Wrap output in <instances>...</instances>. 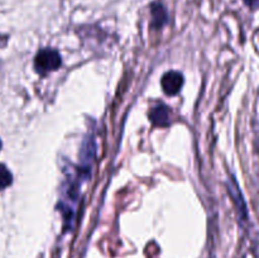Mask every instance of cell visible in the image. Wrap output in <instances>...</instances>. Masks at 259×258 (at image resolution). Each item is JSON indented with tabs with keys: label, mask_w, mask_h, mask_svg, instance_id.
Masks as SVG:
<instances>
[{
	"label": "cell",
	"mask_w": 259,
	"mask_h": 258,
	"mask_svg": "<svg viewBox=\"0 0 259 258\" xmlns=\"http://www.w3.org/2000/svg\"><path fill=\"white\" fill-rule=\"evenodd\" d=\"M184 85V76L177 71H169L162 77V89L167 95H176Z\"/></svg>",
	"instance_id": "cell-2"
},
{
	"label": "cell",
	"mask_w": 259,
	"mask_h": 258,
	"mask_svg": "<svg viewBox=\"0 0 259 258\" xmlns=\"http://www.w3.org/2000/svg\"><path fill=\"white\" fill-rule=\"evenodd\" d=\"M61 66V57L57 51L51 50V48H45L40 50L35 55L34 58V67L35 71L42 75L56 71Z\"/></svg>",
	"instance_id": "cell-1"
},
{
	"label": "cell",
	"mask_w": 259,
	"mask_h": 258,
	"mask_svg": "<svg viewBox=\"0 0 259 258\" xmlns=\"http://www.w3.org/2000/svg\"><path fill=\"white\" fill-rule=\"evenodd\" d=\"M12 182L13 176L12 174H10V171L4 166V164H0V190L10 186Z\"/></svg>",
	"instance_id": "cell-4"
},
{
	"label": "cell",
	"mask_w": 259,
	"mask_h": 258,
	"mask_svg": "<svg viewBox=\"0 0 259 258\" xmlns=\"http://www.w3.org/2000/svg\"><path fill=\"white\" fill-rule=\"evenodd\" d=\"M0 148H2V141H0Z\"/></svg>",
	"instance_id": "cell-7"
},
{
	"label": "cell",
	"mask_w": 259,
	"mask_h": 258,
	"mask_svg": "<svg viewBox=\"0 0 259 258\" xmlns=\"http://www.w3.org/2000/svg\"><path fill=\"white\" fill-rule=\"evenodd\" d=\"M152 13H153V24L162 25L164 22H166V13H164L162 5H153V9H152Z\"/></svg>",
	"instance_id": "cell-5"
},
{
	"label": "cell",
	"mask_w": 259,
	"mask_h": 258,
	"mask_svg": "<svg viewBox=\"0 0 259 258\" xmlns=\"http://www.w3.org/2000/svg\"><path fill=\"white\" fill-rule=\"evenodd\" d=\"M149 119L154 125L167 126L169 125V111L166 105H158L153 108L149 113Z\"/></svg>",
	"instance_id": "cell-3"
},
{
	"label": "cell",
	"mask_w": 259,
	"mask_h": 258,
	"mask_svg": "<svg viewBox=\"0 0 259 258\" xmlns=\"http://www.w3.org/2000/svg\"><path fill=\"white\" fill-rule=\"evenodd\" d=\"M244 3L252 9H258L259 8V0H244Z\"/></svg>",
	"instance_id": "cell-6"
}]
</instances>
